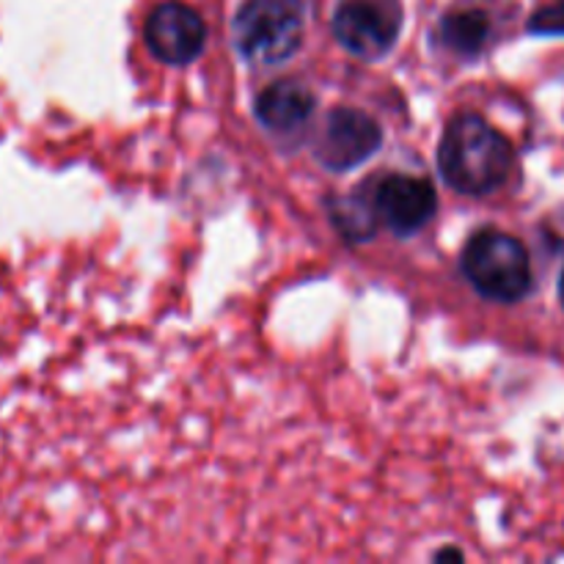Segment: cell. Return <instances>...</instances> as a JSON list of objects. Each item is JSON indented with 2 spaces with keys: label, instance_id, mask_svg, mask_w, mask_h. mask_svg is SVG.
<instances>
[{
  "label": "cell",
  "instance_id": "cell-11",
  "mask_svg": "<svg viewBox=\"0 0 564 564\" xmlns=\"http://www.w3.org/2000/svg\"><path fill=\"white\" fill-rule=\"evenodd\" d=\"M529 28H532L534 33H549V36L560 33V36H564V0L562 3L540 9L538 14L532 17V22H529Z\"/></svg>",
  "mask_w": 564,
  "mask_h": 564
},
{
  "label": "cell",
  "instance_id": "cell-13",
  "mask_svg": "<svg viewBox=\"0 0 564 564\" xmlns=\"http://www.w3.org/2000/svg\"><path fill=\"white\" fill-rule=\"evenodd\" d=\"M560 295H562V303H564V273H562V281H560Z\"/></svg>",
  "mask_w": 564,
  "mask_h": 564
},
{
  "label": "cell",
  "instance_id": "cell-12",
  "mask_svg": "<svg viewBox=\"0 0 564 564\" xmlns=\"http://www.w3.org/2000/svg\"><path fill=\"white\" fill-rule=\"evenodd\" d=\"M435 560H463V554H460V551H441Z\"/></svg>",
  "mask_w": 564,
  "mask_h": 564
},
{
  "label": "cell",
  "instance_id": "cell-4",
  "mask_svg": "<svg viewBox=\"0 0 564 564\" xmlns=\"http://www.w3.org/2000/svg\"><path fill=\"white\" fill-rule=\"evenodd\" d=\"M383 132L380 124L356 108H336L325 116L323 130L314 141V154L330 171L356 169L378 152Z\"/></svg>",
  "mask_w": 564,
  "mask_h": 564
},
{
  "label": "cell",
  "instance_id": "cell-3",
  "mask_svg": "<svg viewBox=\"0 0 564 564\" xmlns=\"http://www.w3.org/2000/svg\"><path fill=\"white\" fill-rule=\"evenodd\" d=\"M303 0H246L235 17L237 50L251 64H284L303 42Z\"/></svg>",
  "mask_w": 564,
  "mask_h": 564
},
{
  "label": "cell",
  "instance_id": "cell-1",
  "mask_svg": "<svg viewBox=\"0 0 564 564\" xmlns=\"http://www.w3.org/2000/svg\"><path fill=\"white\" fill-rule=\"evenodd\" d=\"M438 169L455 191L485 196L505 185L512 169V147L482 116L460 113L446 127Z\"/></svg>",
  "mask_w": 564,
  "mask_h": 564
},
{
  "label": "cell",
  "instance_id": "cell-10",
  "mask_svg": "<svg viewBox=\"0 0 564 564\" xmlns=\"http://www.w3.org/2000/svg\"><path fill=\"white\" fill-rule=\"evenodd\" d=\"M330 215H334V224L339 226L341 235L347 240H369L375 235V204L367 202L364 196H345V198H334L330 202Z\"/></svg>",
  "mask_w": 564,
  "mask_h": 564
},
{
  "label": "cell",
  "instance_id": "cell-6",
  "mask_svg": "<svg viewBox=\"0 0 564 564\" xmlns=\"http://www.w3.org/2000/svg\"><path fill=\"white\" fill-rule=\"evenodd\" d=\"M207 39L204 20L185 3H160L147 20V44L165 64H191Z\"/></svg>",
  "mask_w": 564,
  "mask_h": 564
},
{
  "label": "cell",
  "instance_id": "cell-9",
  "mask_svg": "<svg viewBox=\"0 0 564 564\" xmlns=\"http://www.w3.org/2000/svg\"><path fill=\"white\" fill-rule=\"evenodd\" d=\"M490 33V20L485 11H452L441 22V42L460 55H474L485 47Z\"/></svg>",
  "mask_w": 564,
  "mask_h": 564
},
{
  "label": "cell",
  "instance_id": "cell-8",
  "mask_svg": "<svg viewBox=\"0 0 564 564\" xmlns=\"http://www.w3.org/2000/svg\"><path fill=\"white\" fill-rule=\"evenodd\" d=\"M314 110V94L297 80H281L257 99V116L268 130L286 132L306 124Z\"/></svg>",
  "mask_w": 564,
  "mask_h": 564
},
{
  "label": "cell",
  "instance_id": "cell-2",
  "mask_svg": "<svg viewBox=\"0 0 564 564\" xmlns=\"http://www.w3.org/2000/svg\"><path fill=\"white\" fill-rule=\"evenodd\" d=\"M463 273L479 295L516 303L532 290V262L521 240L499 229H482L463 251Z\"/></svg>",
  "mask_w": 564,
  "mask_h": 564
},
{
  "label": "cell",
  "instance_id": "cell-7",
  "mask_svg": "<svg viewBox=\"0 0 564 564\" xmlns=\"http://www.w3.org/2000/svg\"><path fill=\"white\" fill-rule=\"evenodd\" d=\"M334 33L350 53L380 58L397 39V17L375 0H345L334 14Z\"/></svg>",
  "mask_w": 564,
  "mask_h": 564
},
{
  "label": "cell",
  "instance_id": "cell-5",
  "mask_svg": "<svg viewBox=\"0 0 564 564\" xmlns=\"http://www.w3.org/2000/svg\"><path fill=\"white\" fill-rule=\"evenodd\" d=\"M375 213L397 237H411L433 220L438 198L433 182L424 176L389 174L375 185Z\"/></svg>",
  "mask_w": 564,
  "mask_h": 564
}]
</instances>
